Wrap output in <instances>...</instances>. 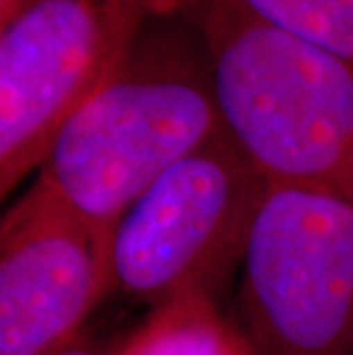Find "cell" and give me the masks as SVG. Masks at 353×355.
Segmentation results:
<instances>
[{"label": "cell", "mask_w": 353, "mask_h": 355, "mask_svg": "<svg viewBox=\"0 0 353 355\" xmlns=\"http://www.w3.org/2000/svg\"><path fill=\"white\" fill-rule=\"evenodd\" d=\"M221 131L205 42L182 12H168L62 126L35 179L115 232L156 179Z\"/></svg>", "instance_id": "obj_1"}, {"label": "cell", "mask_w": 353, "mask_h": 355, "mask_svg": "<svg viewBox=\"0 0 353 355\" xmlns=\"http://www.w3.org/2000/svg\"><path fill=\"white\" fill-rule=\"evenodd\" d=\"M205 42L223 131L268 184L353 200V64L234 0H182Z\"/></svg>", "instance_id": "obj_2"}, {"label": "cell", "mask_w": 353, "mask_h": 355, "mask_svg": "<svg viewBox=\"0 0 353 355\" xmlns=\"http://www.w3.org/2000/svg\"><path fill=\"white\" fill-rule=\"evenodd\" d=\"M236 307L255 355H353V200L268 184Z\"/></svg>", "instance_id": "obj_3"}, {"label": "cell", "mask_w": 353, "mask_h": 355, "mask_svg": "<svg viewBox=\"0 0 353 355\" xmlns=\"http://www.w3.org/2000/svg\"><path fill=\"white\" fill-rule=\"evenodd\" d=\"M268 181L221 131L156 179L112 234L115 293L149 309L216 296L241 268Z\"/></svg>", "instance_id": "obj_4"}, {"label": "cell", "mask_w": 353, "mask_h": 355, "mask_svg": "<svg viewBox=\"0 0 353 355\" xmlns=\"http://www.w3.org/2000/svg\"><path fill=\"white\" fill-rule=\"evenodd\" d=\"M182 0H28L0 26V195L42 168L152 19Z\"/></svg>", "instance_id": "obj_5"}, {"label": "cell", "mask_w": 353, "mask_h": 355, "mask_svg": "<svg viewBox=\"0 0 353 355\" xmlns=\"http://www.w3.org/2000/svg\"><path fill=\"white\" fill-rule=\"evenodd\" d=\"M112 234L33 181L0 223V355H58L115 293Z\"/></svg>", "instance_id": "obj_6"}, {"label": "cell", "mask_w": 353, "mask_h": 355, "mask_svg": "<svg viewBox=\"0 0 353 355\" xmlns=\"http://www.w3.org/2000/svg\"><path fill=\"white\" fill-rule=\"evenodd\" d=\"M112 355H255L250 342L216 305L189 293L154 307Z\"/></svg>", "instance_id": "obj_7"}, {"label": "cell", "mask_w": 353, "mask_h": 355, "mask_svg": "<svg viewBox=\"0 0 353 355\" xmlns=\"http://www.w3.org/2000/svg\"><path fill=\"white\" fill-rule=\"evenodd\" d=\"M255 17L353 64V0H234Z\"/></svg>", "instance_id": "obj_8"}, {"label": "cell", "mask_w": 353, "mask_h": 355, "mask_svg": "<svg viewBox=\"0 0 353 355\" xmlns=\"http://www.w3.org/2000/svg\"><path fill=\"white\" fill-rule=\"evenodd\" d=\"M58 355H112V353H101V351H96L92 349V346H87V344H83L80 339L76 344H71L69 349H64V351H60Z\"/></svg>", "instance_id": "obj_9"}]
</instances>
